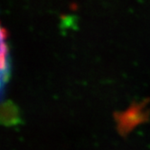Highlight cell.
Segmentation results:
<instances>
[{
    "label": "cell",
    "mask_w": 150,
    "mask_h": 150,
    "mask_svg": "<svg viewBox=\"0 0 150 150\" xmlns=\"http://www.w3.org/2000/svg\"><path fill=\"white\" fill-rule=\"evenodd\" d=\"M10 77V67L0 70V100L2 99Z\"/></svg>",
    "instance_id": "277c9868"
},
{
    "label": "cell",
    "mask_w": 150,
    "mask_h": 150,
    "mask_svg": "<svg viewBox=\"0 0 150 150\" xmlns=\"http://www.w3.org/2000/svg\"><path fill=\"white\" fill-rule=\"evenodd\" d=\"M146 117V110L142 106H134L129 110H126L120 115V119H117V126L120 127V132H126L128 129H131L137 123H140L142 119Z\"/></svg>",
    "instance_id": "6da1fadb"
},
{
    "label": "cell",
    "mask_w": 150,
    "mask_h": 150,
    "mask_svg": "<svg viewBox=\"0 0 150 150\" xmlns=\"http://www.w3.org/2000/svg\"><path fill=\"white\" fill-rule=\"evenodd\" d=\"M18 121L17 108L11 103H5L0 107V122L5 125H13Z\"/></svg>",
    "instance_id": "3957f363"
},
{
    "label": "cell",
    "mask_w": 150,
    "mask_h": 150,
    "mask_svg": "<svg viewBox=\"0 0 150 150\" xmlns=\"http://www.w3.org/2000/svg\"><path fill=\"white\" fill-rule=\"evenodd\" d=\"M8 32L0 22V70L10 67L8 59Z\"/></svg>",
    "instance_id": "7a4b0ae2"
}]
</instances>
